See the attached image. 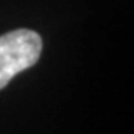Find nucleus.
<instances>
[{
    "label": "nucleus",
    "instance_id": "obj_1",
    "mask_svg": "<svg viewBox=\"0 0 134 134\" xmlns=\"http://www.w3.org/2000/svg\"><path fill=\"white\" fill-rule=\"evenodd\" d=\"M42 53V39L32 29H15L0 36V91L16 74L34 66Z\"/></svg>",
    "mask_w": 134,
    "mask_h": 134
}]
</instances>
